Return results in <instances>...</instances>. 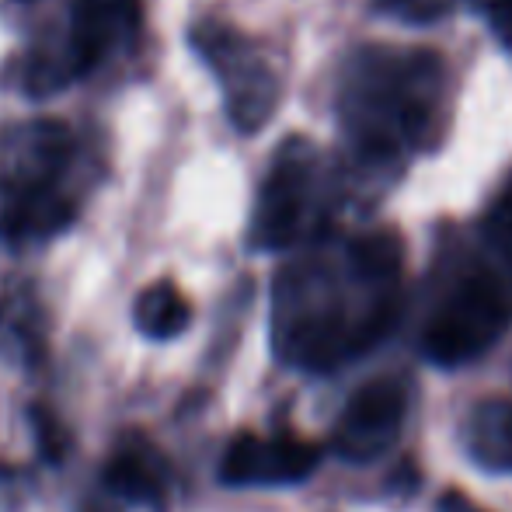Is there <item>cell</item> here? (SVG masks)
<instances>
[{"label": "cell", "mask_w": 512, "mask_h": 512, "mask_svg": "<svg viewBox=\"0 0 512 512\" xmlns=\"http://www.w3.org/2000/svg\"><path fill=\"white\" fill-rule=\"evenodd\" d=\"M196 46L206 53L209 67L220 74L223 88H227L230 115L241 129H258L269 119L272 105H276V77L262 63V56L244 42L234 28L223 25H199L196 28Z\"/></svg>", "instance_id": "52a82bcc"}, {"label": "cell", "mask_w": 512, "mask_h": 512, "mask_svg": "<svg viewBox=\"0 0 512 512\" xmlns=\"http://www.w3.org/2000/svg\"><path fill=\"white\" fill-rule=\"evenodd\" d=\"M439 67L432 56L373 49L352 67L342 91L345 126L363 147L394 150L429 136Z\"/></svg>", "instance_id": "7a4b0ae2"}, {"label": "cell", "mask_w": 512, "mask_h": 512, "mask_svg": "<svg viewBox=\"0 0 512 512\" xmlns=\"http://www.w3.org/2000/svg\"><path fill=\"white\" fill-rule=\"evenodd\" d=\"M105 485L112 488L119 499L161 509L164 502H168L171 467H168V460H164V453L157 450L150 439H126V443L112 453V460H108Z\"/></svg>", "instance_id": "30bf717a"}, {"label": "cell", "mask_w": 512, "mask_h": 512, "mask_svg": "<svg viewBox=\"0 0 512 512\" xmlns=\"http://www.w3.org/2000/svg\"><path fill=\"white\" fill-rule=\"evenodd\" d=\"M436 512H488V509H481L478 502H471L464 492H457V488H450V492H443V499L436 502Z\"/></svg>", "instance_id": "e0dca14e"}, {"label": "cell", "mask_w": 512, "mask_h": 512, "mask_svg": "<svg viewBox=\"0 0 512 512\" xmlns=\"http://www.w3.org/2000/svg\"><path fill=\"white\" fill-rule=\"evenodd\" d=\"M384 7L394 14H401V18L429 21V18H439V14L450 11V0H387Z\"/></svg>", "instance_id": "9a60e30c"}, {"label": "cell", "mask_w": 512, "mask_h": 512, "mask_svg": "<svg viewBox=\"0 0 512 512\" xmlns=\"http://www.w3.org/2000/svg\"><path fill=\"white\" fill-rule=\"evenodd\" d=\"M74 216H77V203L60 185L18 192V196H7V206L0 213V237H7L14 244L46 241V237L67 230L74 223Z\"/></svg>", "instance_id": "8fae6325"}, {"label": "cell", "mask_w": 512, "mask_h": 512, "mask_svg": "<svg viewBox=\"0 0 512 512\" xmlns=\"http://www.w3.org/2000/svg\"><path fill=\"white\" fill-rule=\"evenodd\" d=\"M509 317L512 307L495 279H464L425 324L422 356L446 370L474 363L506 335Z\"/></svg>", "instance_id": "277c9868"}, {"label": "cell", "mask_w": 512, "mask_h": 512, "mask_svg": "<svg viewBox=\"0 0 512 512\" xmlns=\"http://www.w3.org/2000/svg\"><path fill=\"white\" fill-rule=\"evenodd\" d=\"M321 464V446L297 436H255L241 432L223 453L220 478L237 488L297 485Z\"/></svg>", "instance_id": "9c48e42d"}, {"label": "cell", "mask_w": 512, "mask_h": 512, "mask_svg": "<svg viewBox=\"0 0 512 512\" xmlns=\"http://www.w3.org/2000/svg\"><path fill=\"white\" fill-rule=\"evenodd\" d=\"M74 154V136L56 119H25L0 129V196L56 185Z\"/></svg>", "instance_id": "ba28073f"}, {"label": "cell", "mask_w": 512, "mask_h": 512, "mask_svg": "<svg viewBox=\"0 0 512 512\" xmlns=\"http://www.w3.org/2000/svg\"><path fill=\"white\" fill-rule=\"evenodd\" d=\"M398 300L349 307L335 272L321 262L290 265L276 283L272 338L279 359L300 370H335L391 331Z\"/></svg>", "instance_id": "6da1fadb"}, {"label": "cell", "mask_w": 512, "mask_h": 512, "mask_svg": "<svg viewBox=\"0 0 512 512\" xmlns=\"http://www.w3.org/2000/svg\"><path fill=\"white\" fill-rule=\"evenodd\" d=\"M464 446L485 471H512V398H481L464 422Z\"/></svg>", "instance_id": "7c38bea8"}, {"label": "cell", "mask_w": 512, "mask_h": 512, "mask_svg": "<svg viewBox=\"0 0 512 512\" xmlns=\"http://www.w3.org/2000/svg\"><path fill=\"white\" fill-rule=\"evenodd\" d=\"M140 21V0H74L67 46L56 49L49 63H39L28 84L60 88L70 77L88 74L108 56V49L129 35Z\"/></svg>", "instance_id": "8992f818"}, {"label": "cell", "mask_w": 512, "mask_h": 512, "mask_svg": "<svg viewBox=\"0 0 512 512\" xmlns=\"http://www.w3.org/2000/svg\"><path fill=\"white\" fill-rule=\"evenodd\" d=\"M133 317H136V328L147 338L168 342V338L182 335V331L189 328L192 307L175 283H154L136 297Z\"/></svg>", "instance_id": "4fadbf2b"}, {"label": "cell", "mask_w": 512, "mask_h": 512, "mask_svg": "<svg viewBox=\"0 0 512 512\" xmlns=\"http://www.w3.org/2000/svg\"><path fill=\"white\" fill-rule=\"evenodd\" d=\"M324 223L321 164L307 140H290L272 161L258 192L251 244L262 251L293 248L317 234Z\"/></svg>", "instance_id": "3957f363"}, {"label": "cell", "mask_w": 512, "mask_h": 512, "mask_svg": "<svg viewBox=\"0 0 512 512\" xmlns=\"http://www.w3.org/2000/svg\"><path fill=\"white\" fill-rule=\"evenodd\" d=\"M32 418H35V429H39V436H42V450H46V457L60 460L63 457V439H56V429H60V422H56V418H49L42 408H35Z\"/></svg>", "instance_id": "2e32d148"}, {"label": "cell", "mask_w": 512, "mask_h": 512, "mask_svg": "<svg viewBox=\"0 0 512 512\" xmlns=\"http://www.w3.org/2000/svg\"><path fill=\"white\" fill-rule=\"evenodd\" d=\"M485 234H488V241H492V248L512 262V185L502 192V199L492 206V213H488Z\"/></svg>", "instance_id": "5bb4252c"}, {"label": "cell", "mask_w": 512, "mask_h": 512, "mask_svg": "<svg viewBox=\"0 0 512 512\" xmlns=\"http://www.w3.org/2000/svg\"><path fill=\"white\" fill-rule=\"evenodd\" d=\"M408 418V387L398 377H373L349 398L331 446L349 464H373L401 439Z\"/></svg>", "instance_id": "5b68a950"}]
</instances>
